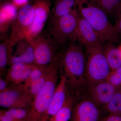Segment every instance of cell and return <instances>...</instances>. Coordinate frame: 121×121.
<instances>
[{
	"label": "cell",
	"mask_w": 121,
	"mask_h": 121,
	"mask_svg": "<svg viewBox=\"0 0 121 121\" xmlns=\"http://www.w3.org/2000/svg\"><path fill=\"white\" fill-rule=\"evenodd\" d=\"M116 16L117 19L115 27L118 34H121V5Z\"/></svg>",
	"instance_id": "obj_26"
},
{
	"label": "cell",
	"mask_w": 121,
	"mask_h": 121,
	"mask_svg": "<svg viewBox=\"0 0 121 121\" xmlns=\"http://www.w3.org/2000/svg\"><path fill=\"white\" fill-rule=\"evenodd\" d=\"M29 108H16L2 110L0 113L12 117L18 121H26Z\"/></svg>",
	"instance_id": "obj_22"
},
{
	"label": "cell",
	"mask_w": 121,
	"mask_h": 121,
	"mask_svg": "<svg viewBox=\"0 0 121 121\" xmlns=\"http://www.w3.org/2000/svg\"><path fill=\"white\" fill-rule=\"evenodd\" d=\"M0 121H18L13 118L0 113Z\"/></svg>",
	"instance_id": "obj_29"
},
{
	"label": "cell",
	"mask_w": 121,
	"mask_h": 121,
	"mask_svg": "<svg viewBox=\"0 0 121 121\" xmlns=\"http://www.w3.org/2000/svg\"><path fill=\"white\" fill-rule=\"evenodd\" d=\"M9 36L0 39V75L4 73L8 65L10 54Z\"/></svg>",
	"instance_id": "obj_18"
},
{
	"label": "cell",
	"mask_w": 121,
	"mask_h": 121,
	"mask_svg": "<svg viewBox=\"0 0 121 121\" xmlns=\"http://www.w3.org/2000/svg\"><path fill=\"white\" fill-rule=\"evenodd\" d=\"M107 43L104 46V54L111 70L121 67V51L112 44Z\"/></svg>",
	"instance_id": "obj_17"
},
{
	"label": "cell",
	"mask_w": 121,
	"mask_h": 121,
	"mask_svg": "<svg viewBox=\"0 0 121 121\" xmlns=\"http://www.w3.org/2000/svg\"><path fill=\"white\" fill-rule=\"evenodd\" d=\"M106 80L117 89L121 88V67L111 71Z\"/></svg>",
	"instance_id": "obj_25"
},
{
	"label": "cell",
	"mask_w": 121,
	"mask_h": 121,
	"mask_svg": "<svg viewBox=\"0 0 121 121\" xmlns=\"http://www.w3.org/2000/svg\"><path fill=\"white\" fill-rule=\"evenodd\" d=\"M79 13L90 23L102 43H113L118 40V33L103 10L90 0H75Z\"/></svg>",
	"instance_id": "obj_1"
},
{
	"label": "cell",
	"mask_w": 121,
	"mask_h": 121,
	"mask_svg": "<svg viewBox=\"0 0 121 121\" xmlns=\"http://www.w3.org/2000/svg\"><path fill=\"white\" fill-rule=\"evenodd\" d=\"M101 121H121V116L110 114L104 117Z\"/></svg>",
	"instance_id": "obj_27"
},
{
	"label": "cell",
	"mask_w": 121,
	"mask_h": 121,
	"mask_svg": "<svg viewBox=\"0 0 121 121\" xmlns=\"http://www.w3.org/2000/svg\"><path fill=\"white\" fill-rule=\"evenodd\" d=\"M78 12L75 0H54L49 19L58 18Z\"/></svg>",
	"instance_id": "obj_16"
},
{
	"label": "cell",
	"mask_w": 121,
	"mask_h": 121,
	"mask_svg": "<svg viewBox=\"0 0 121 121\" xmlns=\"http://www.w3.org/2000/svg\"><path fill=\"white\" fill-rule=\"evenodd\" d=\"M100 111L92 101L84 100L73 108L70 121H99Z\"/></svg>",
	"instance_id": "obj_14"
},
{
	"label": "cell",
	"mask_w": 121,
	"mask_h": 121,
	"mask_svg": "<svg viewBox=\"0 0 121 121\" xmlns=\"http://www.w3.org/2000/svg\"><path fill=\"white\" fill-rule=\"evenodd\" d=\"M106 13L116 16L121 5V0H90Z\"/></svg>",
	"instance_id": "obj_19"
},
{
	"label": "cell",
	"mask_w": 121,
	"mask_h": 121,
	"mask_svg": "<svg viewBox=\"0 0 121 121\" xmlns=\"http://www.w3.org/2000/svg\"><path fill=\"white\" fill-rule=\"evenodd\" d=\"M105 107L110 114L121 116V90L118 89Z\"/></svg>",
	"instance_id": "obj_21"
},
{
	"label": "cell",
	"mask_w": 121,
	"mask_h": 121,
	"mask_svg": "<svg viewBox=\"0 0 121 121\" xmlns=\"http://www.w3.org/2000/svg\"><path fill=\"white\" fill-rule=\"evenodd\" d=\"M19 63L35 65L34 45L32 41L27 37L17 41L11 49L9 65Z\"/></svg>",
	"instance_id": "obj_9"
},
{
	"label": "cell",
	"mask_w": 121,
	"mask_h": 121,
	"mask_svg": "<svg viewBox=\"0 0 121 121\" xmlns=\"http://www.w3.org/2000/svg\"><path fill=\"white\" fill-rule=\"evenodd\" d=\"M58 70L56 63L48 65L46 82L34 98L26 121H40L47 109L57 86Z\"/></svg>",
	"instance_id": "obj_3"
},
{
	"label": "cell",
	"mask_w": 121,
	"mask_h": 121,
	"mask_svg": "<svg viewBox=\"0 0 121 121\" xmlns=\"http://www.w3.org/2000/svg\"></svg>",
	"instance_id": "obj_31"
},
{
	"label": "cell",
	"mask_w": 121,
	"mask_h": 121,
	"mask_svg": "<svg viewBox=\"0 0 121 121\" xmlns=\"http://www.w3.org/2000/svg\"><path fill=\"white\" fill-rule=\"evenodd\" d=\"M77 41L84 45L86 49L102 42L90 23L79 14L75 36V42Z\"/></svg>",
	"instance_id": "obj_12"
},
{
	"label": "cell",
	"mask_w": 121,
	"mask_h": 121,
	"mask_svg": "<svg viewBox=\"0 0 121 121\" xmlns=\"http://www.w3.org/2000/svg\"><path fill=\"white\" fill-rule=\"evenodd\" d=\"M16 5L5 4L1 6L0 11V39L8 36L7 33L17 16V12Z\"/></svg>",
	"instance_id": "obj_15"
},
{
	"label": "cell",
	"mask_w": 121,
	"mask_h": 121,
	"mask_svg": "<svg viewBox=\"0 0 121 121\" xmlns=\"http://www.w3.org/2000/svg\"><path fill=\"white\" fill-rule=\"evenodd\" d=\"M119 48H120V50H121V46H120V47H119Z\"/></svg>",
	"instance_id": "obj_30"
},
{
	"label": "cell",
	"mask_w": 121,
	"mask_h": 121,
	"mask_svg": "<svg viewBox=\"0 0 121 121\" xmlns=\"http://www.w3.org/2000/svg\"><path fill=\"white\" fill-rule=\"evenodd\" d=\"M86 57L82 47L75 42H70L56 62L58 67L64 71L67 82L74 86L80 85L86 79Z\"/></svg>",
	"instance_id": "obj_2"
},
{
	"label": "cell",
	"mask_w": 121,
	"mask_h": 121,
	"mask_svg": "<svg viewBox=\"0 0 121 121\" xmlns=\"http://www.w3.org/2000/svg\"><path fill=\"white\" fill-rule=\"evenodd\" d=\"M86 51L88 56L86 79L89 86L105 80L111 71L104 54L103 43L87 48Z\"/></svg>",
	"instance_id": "obj_4"
},
{
	"label": "cell",
	"mask_w": 121,
	"mask_h": 121,
	"mask_svg": "<svg viewBox=\"0 0 121 121\" xmlns=\"http://www.w3.org/2000/svg\"><path fill=\"white\" fill-rule=\"evenodd\" d=\"M31 40L35 50V65L47 66L56 62L60 47L47 30Z\"/></svg>",
	"instance_id": "obj_6"
},
{
	"label": "cell",
	"mask_w": 121,
	"mask_h": 121,
	"mask_svg": "<svg viewBox=\"0 0 121 121\" xmlns=\"http://www.w3.org/2000/svg\"><path fill=\"white\" fill-rule=\"evenodd\" d=\"M78 11L58 18L49 19L48 31L61 47L67 43L75 42Z\"/></svg>",
	"instance_id": "obj_5"
},
{
	"label": "cell",
	"mask_w": 121,
	"mask_h": 121,
	"mask_svg": "<svg viewBox=\"0 0 121 121\" xmlns=\"http://www.w3.org/2000/svg\"><path fill=\"white\" fill-rule=\"evenodd\" d=\"M66 78L62 75L54 93L49 106L40 121H49L62 107L66 102Z\"/></svg>",
	"instance_id": "obj_11"
},
{
	"label": "cell",
	"mask_w": 121,
	"mask_h": 121,
	"mask_svg": "<svg viewBox=\"0 0 121 121\" xmlns=\"http://www.w3.org/2000/svg\"><path fill=\"white\" fill-rule=\"evenodd\" d=\"M89 86L91 101L97 106H105L118 90L106 80Z\"/></svg>",
	"instance_id": "obj_13"
},
{
	"label": "cell",
	"mask_w": 121,
	"mask_h": 121,
	"mask_svg": "<svg viewBox=\"0 0 121 121\" xmlns=\"http://www.w3.org/2000/svg\"><path fill=\"white\" fill-rule=\"evenodd\" d=\"M33 5L27 4L22 5L17 14L11 29L9 41L10 52L12 48L20 40L27 37L32 24L35 15Z\"/></svg>",
	"instance_id": "obj_7"
},
{
	"label": "cell",
	"mask_w": 121,
	"mask_h": 121,
	"mask_svg": "<svg viewBox=\"0 0 121 121\" xmlns=\"http://www.w3.org/2000/svg\"><path fill=\"white\" fill-rule=\"evenodd\" d=\"M48 65L38 66L35 65L33 67L30 75L24 82V86L28 89L30 84L39 78H41L45 73L47 71Z\"/></svg>",
	"instance_id": "obj_23"
},
{
	"label": "cell",
	"mask_w": 121,
	"mask_h": 121,
	"mask_svg": "<svg viewBox=\"0 0 121 121\" xmlns=\"http://www.w3.org/2000/svg\"><path fill=\"white\" fill-rule=\"evenodd\" d=\"M48 66V65L47 71L44 75L41 78L33 82L29 87V90L30 94L34 98L35 96L40 91L45 84L47 79Z\"/></svg>",
	"instance_id": "obj_24"
},
{
	"label": "cell",
	"mask_w": 121,
	"mask_h": 121,
	"mask_svg": "<svg viewBox=\"0 0 121 121\" xmlns=\"http://www.w3.org/2000/svg\"><path fill=\"white\" fill-rule=\"evenodd\" d=\"M33 5L35 13L32 24L27 37L30 39L35 38L43 30L46 22L50 16L51 0H35Z\"/></svg>",
	"instance_id": "obj_10"
},
{
	"label": "cell",
	"mask_w": 121,
	"mask_h": 121,
	"mask_svg": "<svg viewBox=\"0 0 121 121\" xmlns=\"http://www.w3.org/2000/svg\"><path fill=\"white\" fill-rule=\"evenodd\" d=\"M9 82L7 80H4L0 78V92L4 91L8 88V86Z\"/></svg>",
	"instance_id": "obj_28"
},
{
	"label": "cell",
	"mask_w": 121,
	"mask_h": 121,
	"mask_svg": "<svg viewBox=\"0 0 121 121\" xmlns=\"http://www.w3.org/2000/svg\"><path fill=\"white\" fill-rule=\"evenodd\" d=\"M16 86L8 88L0 92V106L7 109L28 108L32 104L33 98L29 89L23 84L16 85Z\"/></svg>",
	"instance_id": "obj_8"
},
{
	"label": "cell",
	"mask_w": 121,
	"mask_h": 121,
	"mask_svg": "<svg viewBox=\"0 0 121 121\" xmlns=\"http://www.w3.org/2000/svg\"><path fill=\"white\" fill-rule=\"evenodd\" d=\"M33 67L24 71L13 70L9 69L7 72L6 79L9 82H12L14 85L21 84L28 78Z\"/></svg>",
	"instance_id": "obj_20"
}]
</instances>
